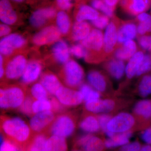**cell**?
Instances as JSON below:
<instances>
[{"label":"cell","mask_w":151,"mask_h":151,"mask_svg":"<svg viewBox=\"0 0 151 151\" xmlns=\"http://www.w3.org/2000/svg\"><path fill=\"white\" fill-rule=\"evenodd\" d=\"M0 128L4 137L15 143L24 150L35 135L29 125L19 117L1 115Z\"/></svg>","instance_id":"obj_1"},{"label":"cell","mask_w":151,"mask_h":151,"mask_svg":"<svg viewBox=\"0 0 151 151\" xmlns=\"http://www.w3.org/2000/svg\"><path fill=\"white\" fill-rule=\"evenodd\" d=\"M28 93V88L24 84L1 83L0 106L4 110L18 108L23 103Z\"/></svg>","instance_id":"obj_2"},{"label":"cell","mask_w":151,"mask_h":151,"mask_svg":"<svg viewBox=\"0 0 151 151\" xmlns=\"http://www.w3.org/2000/svg\"><path fill=\"white\" fill-rule=\"evenodd\" d=\"M104 35L100 30L92 29L89 35L84 40L80 41L88 51V55L85 60L88 62L100 61L105 58L103 51Z\"/></svg>","instance_id":"obj_3"},{"label":"cell","mask_w":151,"mask_h":151,"mask_svg":"<svg viewBox=\"0 0 151 151\" xmlns=\"http://www.w3.org/2000/svg\"><path fill=\"white\" fill-rule=\"evenodd\" d=\"M58 76L66 86L75 89L81 86L84 73L83 68L78 63L69 60L60 70Z\"/></svg>","instance_id":"obj_4"},{"label":"cell","mask_w":151,"mask_h":151,"mask_svg":"<svg viewBox=\"0 0 151 151\" xmlns=\"http://www.w3.org/2000/svg\"><path fill=\"white\" fill-rule=\"evenodd\" d=\"M76 116L72 112H65L57 115L49 130V134L66 138L73 134L76 127Z\"/></svg>","instance_id":"obj_5"},{"label":"cell","mask_w":151,"mask_h":151,"mask_svg":"<svg viewBox=\"0 0 151 151\" xmlns=\"http://www.w3.org/2000/svg\"><path fill=\"white\" fill-rule=\"evenodd\" d=\"M26 57L24 54L17 55L6 63L4 61V76L2 83L17 80L22 76L27 64Z\"/></svg>","instance_id":"obj_6"},{"label":"cell","mask_w":151,"mask_h":151,"mask_svg":"<svg viewBox=\"0 0 151 151\" xmlns=\"http://www.w3.org/2000/svg\"><path fill=\"white\" fill-rule=\"evenodd\" d=\"M51 111L37 113L32 117L29 126L35 134H49V130L54 122L57 115Z\"/></svg>","instance_id":"obj_7"},{"label":"cell","mask_w":151,"mask_h":151,"mask_svg":"<svg viewBox=\"0 0 151 151\" xmlns=\"http://www.w3.org/2000/svg\"><path fill=\"white\" fill-rule=\"evenodd\" d=\"M135 123L134 118L132 114L122 112L111 118L107 125V131L114 134L129 132Z\"/></svg>","instance_id":"obj_8"},{"label":"cell","mask_w":151,"mask_h":151,"mask_svg":"<svg viewBox=\"0 0 151 151\" xmlns=\"http://www.w3.org/2000/svg\"><path fill=\"white\" fill-rule=\"evenodd\" d=\"M27 41L24 37L17 33L12 34L2 39L0 42V52L5 57L11 56L17 51L25 47Z\"/></svg>","instance_id":"obj_9"},{"label":"cell","mask_w":151,"mask_h":151,"mask_svg":"<svg viewBox=\"0 0 151 151\" xmlns=\"http://www.w3.org/2000/svg\"><path fill=\"white\" fill-rule=\"evenodd\" d=\"M120 22L119 19L114 18L109 24L104 36L103 51L105 57L110 56L118 47V32Z\"/></svg>","instance_id":"obj_10"},{"label":"cell","mask_w":151,"mask_h":151,"mask_svg":"<svg viewBox=\"0 0 151 151\" xmlns=\"http://www.w3.org/2000/svg\"><path fill=\"white\" fill-rule=\"evenodd\" d=\"M61 34L55 26L51 25L43 28L33 37V43L37 46L54 43L60 40Z\"/></svg>","instance_id":"obj_11"},{"label":"cell","mask_w":151,"mask_h":151,"mask_svg":"<svg viewBox=\"0 0 151 151\" xmlns=\"http://www.w3.org/2000/svg\"><path fill=\"white\" fill-rule=\"evenodd\" d=\"M55 95L59 102L66 107L77 106L84 100L82 94L79 91L67 88L63 85L57 91Z\"/></svg>","instance_id":"obj_12"},{"label":"cell","mask_w":151,"mask_h":151,"mask_svg":"<svg viewBox=\"0 0 151 151\" xmlns=\"http://www.w3.org/2000/svg\"><path fill=\"white\" fill-rule=\"evenodd\" d=\"M76 145L84 151H103L105 147V142L100 138L92 134L79 137L76 141Z\"/></svg>","instance_id":"obj_13"},{"label":"cell","mask_w":151,"mask_h":151,"mask_svg":"<svg viewBox=\"0 0 151 151\" xmlns=\"http://www.w3.org/2000/svg\"><path fill=\"white\" fill-rule=\"evenodd\" d=\"M56 10L53 8L39 9L33 13L29 18V23L33 27L39 28L43 27L49 20L54 18Z\"/></svg>","instance_id":"obj_14"},{"label":"cell","mask_w":151,"mask_h":151,"mask_svg":"<svg viewBox=\"0 0 151 151\" xmlns=\"http://www.w3.org/2000/svg\"><path fill=\"white\" fill-rule=\"evenodd\" d=\"M43 68L42 62L37 60H32L28 62L22 76V84L27 86L36 81Z\"/></svg>","instance_id":"obj_15"},{"label":"cell","mask_w":151,"mask_h":151,"mask_svg":"<svg viewBox=\"0 0 151 151\" xmlns=\"http://www.w3.org/2000/svg\"><path fill=\"white\" fill-rule=\"evenodd\" d=\"M116 103L111 99H101L91 100L85 102L86 111L94 113H107L114 110Z\"/></svg>","instance_id":"obj_16"},{"label":"cell","mask_w":151,"mask_h":151,"mask_svg":"<svg viewBox=\"0 0 151 151\" xmlns=\"http://www.w3.org/2000/svg\"><path fill=\"white\" fill-rule=\"evenodd\" d=\"M54 43L51 49L52 58L57 63L64 65L70 60V49L66 42L63 40Z\"/></svg>","instance_id":"obj_17"},{"label":"cell","mask_w":151,"mask_h":151,"mask_svg":"<svg viewBox=\"0 0 151 151\" xmlns=\"http://www.w3.org/2000/svg\"><path fill=\"white\" fill-rule=\"evenodd\" d=\"M40 82L50 95H55L63 86L59 78L49 70H46L41 74Z\"/></svg>","instance_id":"obj_18"},{"label":"cell","mask_w":151,"mask_h":151,"mask_svg":"<svg viewBox=\"0 0 151 151\" xmlns=\"http://www.w3.org/2000/svg\"><path fill=\"white\" fill-rule=\"evenodd\" d=\"M151 6V0H123L122 7L133 15H138L147 10Z\"/></svg>","instance_id":"obj_19"},{"label":"cell","mask_w":151,"mask_h":151,"mask_svg":"<svg viewBox=\"0 0 151 151\" xmlns=\"http://www.w3.org/2000/svg\"><path fill=\"white\" fill-rule=\"evenodd\" d=\"M0 19L4 24H14L17 20V16L9 0L0 1Z\"/></svg>","instance_id":"obj_20"},{"label":"cell","mask_w":151,"mask_h":151,"mask_svg":"<svg viewBox=\"0 0 151 151\" xmlns=\"http://www.w3.org/2000/svg\"><path fill=\"white\" fill-rule=\"evenodd\" d=\"M92 30L91 25L85 21L76 22L71 29L70 38L73 41L84 40Z\"/></svg>","instance_id":"obj_21"},{"label":"cell","mask_w":151,"mask_h":151,"mask_svg":"<svg viewBox=\"0 0 151 151\" xmlns=\"http://www.w3.org/2000/svg\"><path fill=\"white\" fill-rule=\"evenodd\" d=\"M137 47L134 41L129 40L120 45L116 49L115 56L121 60L130 59L137 52Z\"/></svg>","instance_id":"obj_22"},{"label":"cell","mask_w":151,"mask_h":151,"mask_svg":"<svg viewBox=\"0 0 151 151\" xmlns=\"http://www.w3.org/2000/svg\"><path fill=\"white\" fill-rule=\"evenodd\" d=\"M137 27L132 22H125L119 27L118 35V46L128 40H132L137 35Z\"/></svg>","instance_id":"obj_23"},{"label":"cell","mask_w":151,"mask_h":151,"mask_svg":"<svg viewBox=\"0 0 151 151\" xmlns=\"http://www.w3.org/2000/svg\"><path fill=\"white\" fill-rule=\"evenodd\" d=\"M87 80L94 89L99 92H105L107 87L106 77L100 71L92 70L88 73Z\"/></svg>","instance_id":"obj_24"},{"label":"cell","mask_w":151,"mask_h":151,"mask_svg":"<svg viewBox=\"0 0 151 151\" xmlns=\"http://www.w3.org/2000/svg\"><path fill=\"white\" fill-rule=\"evenodd\" d=\"M79 127L81 130L88 134L96 133L100 129L97 117L89 114L83 116L79 122Z\"/></svg>","instance_id":"obj_25"},{"label":"cell","mask_w":151,"mask_h":151,"mask_svg":"<svg viewBox=\"0 0 151 151\" xmlns=\"http://www.w3.org/2000/svg\"><path fill=\"white\" fill-rule=\"evenodd\" d=\"M144 56V52L142 51H139L137 52L130 58L125 69L126 75L128 78H132L137 75Z\"/></svg>","instance_id":"obj_26"},{"label":"cell","mask_w":151,"mask_h":151,"mask_svg":"<svg viewBox=\"0 0 151 151\" xmlns=\"http://www.w3.org/2000/svg\"><path fill=\"white\" fill-rule=\"evenodd\" d=\"M132 132H129L116 134L113 137L108 138L105 141V147L108 149L114 148L128 144L132 137Z\"/></svg>","instance_id":"obj_27"},{"label":"cell","mask_w":151,"mask_h":151,"mask_svg":"<svg viewBox=\"0 0 151 151\" xmlns=\"http://www.w3.org/2000/svg\"><path fill=\"white\" fill-rule=\"evenodd\" d=\"M105 66L108 73L117 80H119L123 77L126 69L123 60L118 59L110 60L106 63Z\"/></svg>","instance_id":"obj_28"},{"label":"cell","mask_w":151,"mask_h":151,"mask_svg":"<svg viewBox=\"0 0 151 151\" xmlns=\"http://www.w3.org/2000/svg\"><path fill=\"white\" fill-rule=\"evenodd\" d=\"M45 147L47 151H68L65 138L52 135L47 140Z\"/></svg>","instance_id":"obj_29"},{"label":"cell","mask_w":151,"mask_h":151,"mask_svg":"<svg viewBox=\"0 0 151 151\" xmlns=\"http://www.w3.org/2000/svg\"><path fill=\"white\" fill-rule=\"evenodd\" d=\"M100 14L92 7L87 5H82L79 7L76 15V22L85 20L93 21L97 19Z\"/></svg>","instance_id":"obj_30"},{"label":"cell","mask_w":151,"mask_h":151,"mask_svg":"<svg viewBox=\"0 0 151 151\" xmlns=\"http://www.w3.org/2000/svg\"><path fill=\"white\" fill-rule=\"evenodd\" d=\"M139 22L137 31L138 35L143 36L151 32V15L145 12L139 14L137 17Z\"/></svg>","instance_id":"obj_31"},{"label":"cell","mask_w":151,"mask_h":151,"mask_svg":"<svg viewBox=\"0 0 151 151\" xmlns=\"http://www.w3.org/2000/svg\"><path fill=\"white\" fill-rule=\"evenodd\" d=\"M49 136L46 134H37L24 151H47L45 144Z\"/></svg>","instance_id":"obj_32"},{"label":"cell","mask_w":151,"mask_h":151,"mask_svg":"<svg viewBox=\"0 0 151 151\" xmlns=\"http://www.w3.org/2000/svg\"><path fill=\"white\" fill-rule=\"evenodd\" d=\"M134 112L137 116L145 120L151 119V101L145 99L139 101L134 108Z\"/></svg>","instance_id":"obj_33"},{"label":"cell","mask_w":151,"mask_h":151,"mask_svg":"<svg viewBox=\"0 0 151 151\" xmlns=\"http://www.w3.org/2000/svg\"><path fill=\"white\" fill-rule=\"evenodd\" d=\"M57 27L61 35L68 34L71 29V21L68 15L64 11L58 12L56 15Z\"/></svg>","instance_id":"obj_34"},{"label":"cell","mask_w":151,"mask_h":151,"mask_svg":"<svg viewBox=\"0 0 151 151\" xmlns=\"http://www.w3.org/2000/svg\"><path fill=\"white\" fill-rule=\"evenodd\" d=\"M28 93L35 100L48 99L51 95L40 83L33 84L30 88L28 89Z\"/></svg>","instance_id":"obj_35"},{"label":"cell","mask_w":151,"mask_h":151,"mask_svg":"<svg viewBox=\"0 0 151 151\" xmlns=\"http://www.w3.org/2000/svg\"><path fill=\"white\" fill-rule=\"evenodd\" d=\"M79 91L82 94L83 100L85 102L100 99V94L99 92L88 84H81Z\"/></svg>","instance_id":"obj_36"},{"label":"cell","mask_w":151,"mask_h":151,"mask_svg":"<svg viewBox=\"0 0 151 151\" xmlns=\"http://www.w3.org/2000/svg\"><path fill=\"white\" fill-rule=\"evenodd\" d=\"M139 94L141 97H148L151 94V74L144 76L138 86Z\"/></svg>","instance_id":"obj_37"},{"label":"cell","mask_w":151,"mask_h":151,"mask_svg":"<svg viewBox=\"0 0 151 151\" xmlns=\"http://www.w3.org/2000/svg\"><path fill=\"white\" fill-rule=\"evenodd\" d=\"M32 109L34 114L51 111V103L48 99L36 100L32 104Z\"/></svg>","instance_id":"obj_38"},{"label":"cell","mask_w":151,"mask_h":151,"mask_svg":"<svg viewBox=\"0 0 151 151\" xmlns=\"http://www.w3.org/2000/svg\"><path fill=\"white\" fill-rule=\"evenodd\" d=\"M35 100L28 93L27 96L23 103L18 108V110L23 114L29 117H32L34 116L33 112L32 106Z\"/></svg>","instance_id":"obj_39"},{"label":"cell","mask_w":151,"mask_h":151,"mask_svg":"<svg viewBox=\"0 0 151 151\" xmlns=\"http://www.w3.org/2000/svg\"><path fill=\"white\" fill-rule=\"evenodd\" d=\"M91 4L93 8L101 11L109 17L113 16L114 8L106 4L103 0H93Z\"/></svg>","instance_id":"obj_40"},{"label":"cell","mask_w":151,"mask_h":151,"mask_svg":"<svg viewBox=\"0 0 151 151\" xmlns=\"http://www.w3.org/2000/svg\"><path fill=\"white\" fill-rule=\"evenodd\" d=\"M70 54L78 58L86 59L88 55V51L81 44L72 45L70 49Z\"/></svg>","instance_id":"obj_41"},{"label":"cell","mask_w":151,"mask_h":151,"mask_svg":"<svg viewBox=\"0 0 151 151\" xmlns=\"http://www.w3.org/2000/svg\"><path fill=\"white\" fill-rule=\"evenodd\" d=\"M0 151H24L23 149L15 143L2 136Z\"/></svg>","instance_id":"obj_42"},{"label":"cell","mask_w":151,"mask_h":151,"mask_svg":"<svg viewBox=\"0 0 151 151\" xmlns=\"http://www.w3.org/2000/svg\"><path fill=\"white\" fill-rule=\"evenodd\" d=\"M151 70V55L149 54L145 55L144 59L141 63L136 76H140L149 72Z\"/></svg>","instance_id":"obj_43"},{"label":"cell","mask_w":151,"mask_h":151,"mask_svg":"<svg viewBox=\"0 0 151 151\" xmlns=\"http://www.w3.org/2000/svg\"><path fill=\"white\" fill-rule=\"evenodd\" d=\"M109 17L105 15H100L97 19L91 21V23L95 27L99 29H104L109 24Z\"/></svg>","instance_id":"obj_44"},{"label":"cell","mask_w":151,"mask_h":151,"mask_svg":"<svg viewBox=\"0 0 151 151\" xmlns=\"http://www.w3.org/2000/svg\"><path fill=\"white\" fill-rule=\"evenodd\" d=\"M51 103V111L55 114H60L66 111V108L59 102L57 98L53 97H50Z\"/></svg>","instance_id":"obj_45"},{"label":"cell","mask_w":151,"mask_h":151,"mask_svg":"<svg viewBox=\"0 0 151 151\" xmlns=\"http://www.w3.org/2000/svg\"><path fill=\"white\" fill-rule=\"evenodd\" d=\"M139 44L142 48L147 51H151V35H147L139 37Z\"/></svg>","instance_id":"obj_46"},{"label":"cell","mask_w":151,"mask_h":151,"mask_svg":"<svg viewBox=\"0 0 151 151\" xmlns=\"http://www.w3.org/2000/svg\"><path fill=\"white\" fill-rule=\"evenodd\" d=\"M111 118V116L106 113L100 114L97 117L100 129L105 132L107 131V126Z\"/></svg>","instance_id":"obj_47"},{"label":"cell","mask_w":151,"mask_h":151,"mask_svg":"<svg viewBox=\"0 0 151 151\" xmlns=\"http://www.w3.org/2000/svg\"><path fill=\"white\" fill-rule=\"evenodd\" d=\"M141 147L139 142H134L122 146L118 151H139Z\"/></svg>","instance_id":"obj_48"},{"label":"cell","mask_w":151,"mask_h":151,"mask_svg":"<svg viewBox=\"0 0 151 151\" xmlns=\"http://www.w3.org/2000/svg\"><path fill=\"white\" fill-rule=\"evenodd\" d=\"M72 0H56L57 4L60 8L63 10H68L72 6Z\"/></svg>","instance_id":"obj_49"},{"label":"cell","mask_w":151,"mask_h":151,"mask_svg":"<svg viewBox=\"0 0 151 151\" xmlns=\"http://www.w3.org/2000/svg\"><path fill=\"white\" fill-rule=\"evenodd\" d=\"M141 138L147 145H151V127L146 129L142 132Z\"/></svg>","instance_id":"obj_50"},{"label":"cell","mask_w":151,"mask_h":151,"mask_svg":"<svg viewBox=\"0 0 151 151\" xmlns=\"http://www.w3.org/2000/svg\"><path fill=\"white\" fill-rule=\"evenodd\" d=\"M11 28L9 27V25L5 24H1L0 25V36L1 37L7 36L10 33Z\"/></svg>","instance_id":"obj_51"},{"label":"cell","mask_w":151,"mask_h":151,"mask_svg":"<svg viewBox=\"0 0 151 151\" xmlns=\"http://www.w3.org/2000/svg\"><path fill=\"white\" fill-rule=\"evenodd\" d=\"M103 1L108 6L112 7L115 8V6L119 2V0H103Z\"/></svg>","instance_id":"obj_52"},{"label":"cell","mask_w":151,"mask_h":151,"mask_svg":"<svg viewBox=\"0 0 151 151\" xmlns=\"http://www.w3.org/2000/svg\"><path fill=\"white\" fill-rule=\"evenodd\" d=\"M139 151H151V146L150 145H147L141 147Z\"/></svg>","instance_id":"obj_53"},{"label":"cell","mask_w":151,"mask_h":151,"mask_svg":"<svg viewBox=\"0 0 151 151\" xmlns=\"http://www.w3.org/2000/svg\"><path fill=\"white\" fill-rule=\"evenodd\" d=\"M12 1L17 2H21L23 1L24 0H12Z\"/></svg>","instance_id":"obj_54"},{"label":"cell","mask_w":151,"mask_h":151,"mask_svg":"<svg viewBox=\"0 0 151 151\" xmlns=\"http://www.w3.org/2000/svg\"><path fill=\"white\" fill-rule=\"evenodd\" d=\"M72 151H82L79 150H73Z\"/></svg>","instance_id":"obj_55"},{"label":"cell","mask_w":151,"mask_h":151,"mask_svg":"<svg viewBox=\"0 0 151 151\" xmlns=\"http://www.w3.org/2000/svg\"></svg>","instance_id":"obj_56"}]
</instances>
